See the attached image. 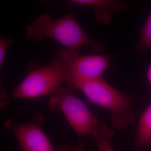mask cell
Masks as SVG:
<instances>
[{"label":"cell","instance_id":"obj_8","mask_svg":"<svg viewBox=\"0 0 151 151\" xmlns=\"http://www.w3.org/2000/svg\"><path fill=\"white\" fill-rule=\"evenodd\" d=\"M137 148H151V103L140 116L135 138Z\"/></svg>","mask_w":151,"mask_h":151},{"label":"cell","instance_id":"obj_9","mask_svg":"<svg viewBox=\"0 0 151 151\" xmlns=\"http://www.w3.org/2000/svg\"><path fill=\"white\" fill-rule=\"evenodd\" d=\"M112 134V131L103 124L92 135L97 146V151H115L110 139Z\"/></svg>","mask_w":151,"mask_h":151},{"label":"cell","instance_id":"obj_1","mask_svg":"<svg viewBox=\"0 0 151 151\" xmlns=\"http://www.w3.org/2000/svg\"><path fill=\"white\" fill-rule=\"evenodd\" d=\"M80 49L62 48L47 65L30 68L22 82L9 95L18 99H35L50 95L67 80L73 60Z\"/></svg>","mask_w":151,"mask_h":151},{"label":"cell","instance_id":"obj_11","mask_svg":"<svg viewBox=\"0 0 151 151\" xmlns=\"http://www.w3.org/2000/svg\"><path fill=\"white\" fill-rule=\"evenodd\" d=\"M14 43V39L11 38L4 37L0 34V70L4 61L7 49ZM5 90L3 87L2 82L0 77V92Z\"/></svg>","mask_w":151,"mask_h":151},{"label":"cell","instance_id":"obj_7","mask_svg":"<svg viewBox=\"0 0 151 151\" xmlns=\"http://www.w3.org/2000/svg\"><path fill=\"white\" fill-rule=\"evenodd\" d=\"M69 3L72 6L93 7L98 21L105 24L111 22V12L122 10L126 6V4L123 2L114 0H72L69 1Z\"/></svg>","mask_w":151,"mask_h":151},{"label":"cell","instance_id":"obj_2","mask_svg":"<svg viewBox=\"0 0 151 151\" xmlns=\"http://www.w3.org/2000/svg\"><path fill=\"white\" fill-rule=\"evenodd\" d=\"M26 37L29 40L38 42L43 38L54 39L65 48L80 49L88 47L97 54L102 53L104 46L91 38L76 22L73 13L54 19L48 14H44L27 27Z\"/></svg>","mask_w":151,"mask_h":151},{"label":"cell","instance_id":"obj_6","mask_svg":"<svg viewBox=\"0 0 151 151\" xmlns=\"http://www.w3.org/2000/svg\"><path fill=\"white\" fill-rule=\"evenodd\" d=\"M110 57L94 54L78 55L70 65L66 83L73 80L90 81L103 79V75L110 65Z\"/></svg>","mask_w":151,"mask_h":151},{"label":"cell","instance_id":"obj_10","mask_svg":"<svg viewBox=\"0 0 151 151\" xmlns=\"http://www.w3.org/2000/svg\"><path fill=\"white\" fill-rule=\"evenodd\" d=\"M137 48L139 52H145L151 49V9L140 30Z\"/></svg>","mask_w":151,"mask_h":151},{"label":"cell","instance_id":"obj_14","mask_svg":"<svg viewBox=\"0 0 151 151\" xmlns=\"http://www.w3.org/2000/svg\"><path fill=\"white\" fill-rule=\"evenodd\" d=\"M147 77L148 80L151 85V63L149 65V67L148 68L147 72Z\"/></svg>","mask_w":151,"mask_h":151},{"label":"cell","instance_id":"obj_4","mask_svg":"<svg viewBox=\"0 0 151 151\" xmlns=\"http://www.w3.org/2000/svg\"><path fill=\"white\" fill-rule=\"evenodd\" d=\"M49 107L61 111L80 137L93 135L103 125L86 105L76 96L70 87L62 86L50 97Z\"/></svg>","mask_w":151,"mask_h":151},{"label":"cell","instance_id":"obj_5","mask_svg":"<svg viewBox=\"0 0 151 151\" xmlns=\"http://www.w3.org/2000/svg\"><path fill=\"white\" fill-rule=\"evenodd\" d=\"M6 126L12 131L18 143L24 151H57L42 127L35 122L18 124L8 119Z\"/></svg>","mask_w":151,"mask_h":151},{"label":"cell","instance_id":"obj_3","mask_svg":"<svg viewBox=\"0 0 151 151\" xmlns=\"http://www.w3.org/2000/svg\"><path fill=\"white\" fill-rule=\"evenodd\" d=\"M67 84L72 89L82 92L91 103L109 111L115 128L124 129L133 122V98L110 86L104 78L90 81L73 80Z\"/></svg>","mask_w":151,"mask_h":151},{"label":"cell","instance_id":"obj_12","mask_svg":"<svg viewBox=\"0 0 151 151\" xmlns=\"http://www.w3.org/2000/svg\"><path fill=\"white\" fill-rule=\"evenodd\" d=\"M10 96L7 94L5 90L0 92V109H2L9 105Z\"/></svg>","mask_w":151,"mask_h":151},{"label":"cell","instance_id":"obj_13","mask_svg":"<svg viewBox=\"0 0 151 151\" xmlns=\"http://www.w3.org/2000/svg\"><path fill=\"white\" fill-rule=\"evenodd\" d=\"M57 151H84V145L82 142H80L75 148H72L68 145H64L60 147Z\"/></svg>","mask_w":151,"mask_h":151}]
</instances>
